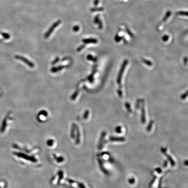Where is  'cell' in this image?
I'll return each instance as SVG.
<instances>
[{
  "label": "cell",
  "mask_w": 188,
  "mask_h": 188,
  "mask_svg": "<svg viewBox=\"0 0 188 188\" xmlns=\"http://www.w3.org/2000/svg\"><path fill=\"white\" fill-rule=\"evenodd\" d=\"M59 61V59L58 58V59H56V60H55V61H54L53 64H55V62H57V61Z\"/></svg>",
  "instance_id": "44dd1931"
},
{
  "label": "cell",
  "mask_w": 188,
  "mask_h": 188,
  "mask_svg": "<svg viewBox=\"0 0 188 188\" xmlns=\"http://www.w3.org/2000/svg\"><path fill=\"white\" fill-rule=\"evenodd\" d=\"M85 47V45H81V46H80L79 48H78V49H77V51H78V52H80V51H81V50H82V49H83V48Z\"/></svg>",
  "instance_id": "e0dca14e"
},
{
  "label": "cell",
  "mask_w": 188,
  "mask_h": 188,
  "mask_svg": "<svg viewBox=\"0 0 188 188\" xmlns=\"http://www.w3.org/2000/svg\"><path fill=\"white\" fill-rule=\"evenodd\" d=\"M83 42L85 43H97V40L94 38H89V39H86L83 40Z\"/></svg>",
  "instance_id": "8992f818"
},
{
  "label": "cell",
  "mask_w": 188,
  "mask_h": 188,
  "mask_svg": "<svg viewBox=\"0 0 188 188\" xmlns=\"http://www.w3.org/2000/svg\"><path fill=\"white\" fill-rule=\"evenodd\" d=\"M142 109V114H141V122L143 123H145V110L144 108Z\"/></svg>",
  "instance_id": "ba28073f"
},
{
  "label": "cell",
  "mask_w": 188,
  "mask_h": 188,
  "mask_svg": "<svg viewBox=\"0 0 188 188\" xmlns=\"http://www.w3.org/2000/svg\"><path fill=\"white\" fill-rule=\"evenodd\" d=\"M116 131L118 133H121V127L120 126H118L116 128Z\"/></svg>",
  "instance_id": "9a60e30c"
},
{
  "label": "cell",
  "mask_w": 188,
  "mask_h": 188,
  "mask_svg": "<svg viewBox=\"0 0 188 188\" xmlns=\"http://www.w3.org/2000/svg\"><path fill=\"white\" fill-rule=\"evenodd\" d=\"M15 58L16 59L20 60L22 61L23 62H24L25 64H27L30 67H34V64L32 62H30V61L28 60V59L24 58V57L20 56V55H16L15 56Z\"/></svg>",
  "instance_id": "6da1fadb"
},
{
  "label": "cell",
  "mask_w": 188,
  "mask_h": 188,
  "mask_svg": "<svg viewBox=\"0 0 188 188\" xmlns=\"http://www.w3.org/2000/svg\"><path fill=\"white\" fill-rule=\"evenodd\" d=\"M127 64V61H125L124 62L123 64V66L121 67V70L120 71L119 75V76H118V78L117 79V81L118 83H120V81H121L122 75V74H123V71H124L125 68V67L126 66Z\"/></svg>",
  "instance_id": "7a4b0ae2"
},
{
  "label": "cell",
  "mask_w": 188,
  "mask_h": 188,
  "mask_svg": "<svg viewBox=\"0 0 188 188\" xmlns=\"http://www.w3.org/2000/svg\"><path fill=\"white\" fill-rule=\"evenodd\" d=\"M98 0H95V5H97V4H98Z\"/></svg>",
  "instance_id": "ffe728a7"
},
{
  "label": "cell",
  "mask_w": 188,
  "mask_h": 188,
  "mask_svg": "<svg viewBox=\"0 0 188 188\" xmlns=\"http://www.w3.org/2000/svg\"><path fill=\"white\" fill-rule=\"evenodd\" d=\"M103 8L102 7H99V8H93L92 9V11H102L103 10Z\"/></svg>",
  "instance_id": "4fadbf2b"
},
{
  "label": "cell",
  "mask_w": 188,
  "mask_h": 188,
  "mask_svg": "<svg viewBox=\"0 0 188 188\" xmlns=\"http://www.w3.org/2000/svg\"><path fill=\"white\" fill-rule=\"evenodd\" d=\"M162 151L167 156V158H168L169 160L170 161V162H171L172 166H175V162L173 160V159L171 158V156L170 155H169L167 153H166V149L165 148H162Z\"/></svg>",
  "instance_id": "277c9868"
},
{
  "label": "cell",
  "mask_w": 188,
  "mask_h": 188,
  "mask_svg": "<svg viewBox=\"0 0 188 188\" xmlns=\"http://www.w3.org/2000/svg\"><path fill=\"white\" fill-rule=\"evenodd\" d=\"M78 30H79V28H78V26H75V27L74 28V30L75 31H77Z\"/></svg>",
  "instance_id": "ac0fdd59"
},
{
  "label": "cell",
  "mask_w": 188,
  "mask_h": 188,
  "mask_svg": "<svg viewBox=\"0 0 188 188\" xmlns=\"http://www.w3.org/2000/svg\"><path fill=\"white\" fill-rule=\"evenodd\" d=\"M171 13L170 12V11H168V12L166 13V14L165 16V17H164V18H163V20L164 21H166V20L169 18V17L170 16V15H171Z\"/></svg>",
  "instance_id": "30bf717a"
},
{
  "label": "cell",
  "mask_w": 188,
  "mask_h": 188,
  "mask_svg": "<svg viewBox=\"0 0 188 188\" xmlns=\"http://www.w3.org/2000/svg\"><path fill=\"white\" fill-rule=\"evenodd\" d=\"M59 24V22L56 23L55 24H54L51 27L49 30H48V31L47 32V33H46V34L45 35V38H48V37L50 36L51 34L52 33V32L54 30L55 28L56 27H57Z\"/></svg>",
  "instance_id": "3957f363"
},
{
  "label": "cell",
  "mask_w": 188,
  "mask_h": 188,
  "mask_svg": "<svg viewBox=\"0 0 188 188\" xmlns=\"http://www.w3.org/2000/svg\"><path fill=\"white\" fill-rule=\"evenodd\" d=\"M78 90L76 91V92H74V93L71 96V99L72 100H74V99H75V98H76V97L77 96V95H78Z\"/></svg>",
  "instance_id": "7c38bea8"
},
{
  "label": "cell",
  "mask_w": 188,
  "mask_h": 188,
  "mask_svg": "<svg viewBox=\"0 0 188 188\" xmlns=\"http://www.w3.org/2000/svg\"><path fill=\"white\" fill-rule=\"evenodd\" d=\"M110 140L112 141H123L125 139L123 137H111Z\"/></svg>",
  "instance_id": "5b68a950"
},
{
  "label": "cell",
  "mask_w": 188,
  "mask_h": 188,
  "mask_svg": "<svg viewBox=\"0 0 188 188\" xmlns=\"http://www.w3.org/2000/svg\"><path fill=\"white\" fill-rule=\"evenodd\" d=\"M1 35L3 38H5L6 39H8L10 37V35H9L8 34H7V33H1Z\"/></svg>",
  "instance_id": "9c48e42d"
},
{
  "label": "cell",
  "mask_w": 188,
  "mask_h": 188,
  "mask_svg": "<svg viewBox=\"0 0 188 188\" xmlns=\"http://www.w3.org/2000/svg\"><path fill=\"white\" fill-rule=\"evenodd\" d=\"M178 14L182 15L187 16V11H180L178 12Z\"/></svg>",
  "instance_id": "5bb4252c"
},
{
  "label": "cell",
  "mask_w": 188,
  "mask_h": 188,
  "mask_svg": "<svg viewBox=\"0 0 188 188\" xmlns=\"http://www.w3.org/2000/svg\"><path fill=\"white\" fill-rule=\"evenodd\" d=\"M135 179H134V178H131V179L128 180V182H129L130 184H133V183H135Z\"/></svg>",
  "instance_id": "2e32d148"
},
{
  "label": "cell",
  "mask_w": 188,
  "mask_h": 188,
  "mask_svg": "<svg viewBox=\"0 0 188 188\" xmlns=\"http://www.w3.org/2000/svg\"><path fill=\"white\" fill-rule=\"evenodd\" d=\"M167 162L166 161H165V162H164V166H164V167L166 168V166H167Z\"/></svg>",
  "instance_id": "d6986e66"
},
{
  "label": "cell",
  "mask_w": 188,
  "mask_h": 188,
  "mask_svg": "<svg viewBox=\"0 0 188 188\" xmlns=\"http://www.w3.org/2000/svg\"><path fill=\"white\" fill-rule=\"evenodd\" d=\"M153 121H151L150 122L149 124L148 125V126L147 128V130L148 131H150V130H151V128H152V125L153 124Z\"/></svg>",
  "instance_id": "8fae6325"
},
{
  "label": "cell",
  "mask_w": 188,
  "mask_h": 188,
  "mask_svg": "<svg viewBox=\"0 0 188 188\" xmlns=\"http://www.w3.org/2000/svg\"><path fill=\"white\" fill-rule=\"evenodd\" d=\"M64 67V66H59L58 67H53V68H52L51 71H52V72H57V71H60L61 70H62V68H63Z\"/></svg>",
  "instance_id": "52a82bcc"
}]
</instances>
